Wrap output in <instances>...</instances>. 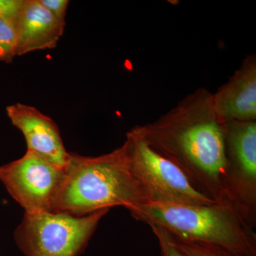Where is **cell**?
Instances as JSON below:
<instances>
[{
	"instance_id": "obj_7",
	"label": "cell",
	"mask_w": 256,
	"mask_h": 256,
	"mask_svg": "<svg viewBox=\"0 0 256 256\" xmlns=\"http://www.w3.org/2000/svg\"><path fill=\"white\" fill-rule=\"evenodd\" d=\"M228 159L229 182L237 210L246 220L254 223L256 205V124L234 121L224 126Z\"/></svg>"
},
{
	"instance_id": "obj_9",
	"label": "cell",
	"mask_w": 256,
	"mask_h": 256,
	"mask_svg": "<svg viewBox=\"0 0 256 256\" xmlns=\"http://www.w3.org/2000/svg\"><path fill=\"white\" fill-rule=\"evenodd\" d=\"M65 26L66 23L50 14L40 0H25L13 26L16 36V56L56 48Z\"/></svg>"
},
{
	"instance_id": "obj_13",
	"label": "cell",
	"mask_w": 256,
	"mask_h": 256,
	"mask_svg": "<svg viewBox=\"0 0 256 256\" xmlns=\"http://www.w3.org/2000/svg\"><path fill=\"white\" fill-rule=\"evenodd\" d=\"M150 226L159 242L162 256H188L175 245L172 237L165 229L156 226Z\"/></svg>"
},
{
	"instance_id": "obj_12",
	"label": "cell",
	"mask_w": 256,
	"mask_h": 256,
	"mask_svg": "<svg viewBox=\"0 0 256 256\" xmlns=\"http://www.w3.org/2000/svg\"><path fill=\"white\" fill-rule=\"evenodd\" d=\"M172 239L175 245L188 256H235L224 249L214 246L184 242L173 237Z\"/></svg>"
},
{
	"instance_id": "obj_15",
	"label": "cell",
	"mask_w": 256,
	"mask_h": 256,
	"mask_svg": "<svg viewBox=\"0 0 256 256\" xmlns=\"http://www.w3.org/2000/svg\"><path fill=\"white\" fill-rule=\"evenodd\" d=\"M40 2L58 21L66 23V14L69 4L68 0H40Z\"/></svg>"
},
{
	"instance_id": "obj_3",
	"label": "cell",
	"mask_w": 256,
	"mask_h": 256,
	"mask_svg": "<svg viewBox=\"0 0 256 256\" xmlns=\"http://www.w3.org/2000/svg\"><path fill=\"white\" fill-rule=\"evenodd\" d=\"M130 212L136 220L161 227L178 240L214 246L235 256H256L255 234L236 207L230 204L178 205L146 202Z\"/></svg>"
},
{
	"instance_id": "obj_11",
	"label": "cell",
	"mask_w": 256,
	"mask_h": 256,
	"mask_svg": "<svg viewBox=\"0 0 256 256\" xmlns=\"http://www.w3.org/2000/svg\"><path fill=\"white\" fill-rule=\"evenodd\" d=\"M16 47L14 26L0 18V62L11 63L16 56Z\"/></svg>"
},
{
	"instance_id": "obj_2",
	"label": "cell",
	"mask_w": 256,
	"mask_h": 256,
	"mask_svg": "<svg viewBox=\"0 0 256 256\" xmlns=\"http://www.w3.org/2000/svg\"><path fill=\"white\" fill-rule=\"evenodd\" d=\"M181 122L140 130L146 142L178 165L198 191L236 206L224 128L215 119Z\"/></svg>"
},
{
	"instance_id": "obj_8",
	"label": "cell",
	"mask_w": 256,
	"mask_h": 256,
	"mask_svg": "<svg viewBox=\"0 0 256 256\" xmlns=\"http://www.w3.org/2000/svg\"><path fill=\"white\" fill-rule=\"evenodd\" d=\"M6 114L13 126L22 132L28 150L65 169L70 153L66 150L60 129L53 120L36 108L20 102L8 106Z\"/></svg>"
},
{
	"instance_id": "obj_14",
	"label": "cell",
	"mask_w": 256,
	"mask_h": 256,
	"mask_svg": "<svg viewBox=\"0 0 256 256\" xmlns=\"http://www.w3.org/2000/svg\"><path fill=\"white\" fill-rule=\"evenodd\" d=\"M24 3L25 0H0V18L14 26Z\"/></svg>"
},
{
	"instance_id": "obj_5",
	"label": "cell",
	"mask_w": 256,
	"mask_h": 256,
	"mask_svg": "<svg viewBox=\"0 0 256 256\" xmlns=\"http://www.w3.org/2000/svg\"><path fill=\"white\" fill-rule=\"evenodd\" d=\"M131 168L146 202L178 205L217 203L198 191L178 165L156 151L140 130L128 133Z\"/></svg>"
},
{
	"instance_id": "obj_4",
	"label": "cell",
	"mask_w": 256,
	"mask_h": 256,
	"mask_svg": "<svg viewBox=\"0 0 256 256\" xmlns=\"http://www.w3.org/2000/svg\"><path fill=\"white\" fill-rule=\"evenodd\" d=\"M109 210L84 216L50 212L24 213L15 230V240L26 256H77Z\"/></svg>"
},
{
	"instance_id": "obj_10",
	"label": "cell",
	"mask_w": 256,
	"mask_h": 256,
	"mask_svg": "<svg viewBox=\"0 0 256 256\" xmlns=\"http://www.w3.org/2000/svg\"><path fill=\"white\" fill-rule=\"evenodd\" d=\"M218 122L254 121L256 117V67L247 64L215 96Z\"/></svg>"
},
{
	"instance_id": "obj_1",
	"label": "cell",
	"mask_w": 256,
	"mask_h": 256,
	"mask_svg": "<svg viewBox=\"0 0 256 256\" xmlns=\"http://www.w3.org/2000/svg\"><path fill=\"white\" fill-rule=\"evenodd\" d=\"M146 202L132 172L127 140L118 149L104 156L70 153L50 212L84 216L118 206L130 212Z\"/></svg>"
},
{
	"instance_id": "obj_6",
	"label": "cell",
	"mask_w": 256,
	"mask_h": 256,
	"mask_svg": "<svg viewBox=\"0 0 256 256\" xmlns=\"http://www.w3.org/2000/svg\"><path fill=\"white\" fill-rule=\"evenodd\" d=\"M64 175V169L30 150L0 166V181L25 213L50 212Z\"/></svg>"
}]
</instances>
